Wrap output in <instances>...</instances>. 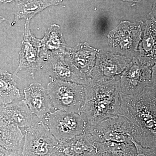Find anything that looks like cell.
Instances as JSON below:
<instances>
[{
	"mask_svg": "<svg viewBox=\"0 0 156 156\" xmlns=\"http://www.w3.org/2000/svg\"><path fill=\"white\" fill-rule=\"evenodd\" d=\"M119 115L134 126V139L144 147H156V86L152 84L139 95L121 93Z\"/></svg>",
	"mask_w": 156,
	"mask_h": 156,
	"instance_id": "1",
	"label": "cell"
},
{
	"mask_svg": "<svg viewBox=\"0 0 156 156\" xmlns=\"http://www.w3.org/2000/svg\"><path fill=\"white\" fill-rule=\"evenodd\" d=\"M86 86V101L80 114L88 126H95L119 115L122 105L120 76L104 82L92 80Z\"/></svg>",
	"mask_w": 156,
	"mask_h": 156,
	"instance_id": "2",
	"label": "cell"
},
{
	"mask_svg": "<svg viewBox=\"0 0 156 156\" xmlns=\"http://www.w3.org/2000/svg\"><path fill=\"white\" fill-rule=\"evenodd\" d=\"M47 90L55 110L80 114L86 101V85L51 79Z\"/></svg>",
	"mask_w": 156,
	"mask_h": 156,
	"instance_id": "3",
	"label": "cell"
},
{
	"mask_svg": "<svg viewBox=\"0 0 156 156\" xmlns=\"http://www.w3.org/2000/svg\"><path fill=\"white\" fill-rule=\"evenodd\" d=\"M95 141L132 143L134 130L132 123L126 117L118 115L110 117L94 126H88L87 131Z\"/></svg>",
	"mask_w": 156,
	"mask_h": 156,
	"instance_id": "4",
	"label": "cell"
},
{
	"mask_svg": "<svg viewBox=\"0 0 156 156\" xmlns=\"http://www.w3.org/2000/svg\"><path fill=\"white\" fill-rule=\"evenodd\" d=\"M144 25L142 21H122L108 36L109 44L113 51L131 58L137 51Z\"/></svg>",
	"mask_w": 156,
	"mask_h": 156,
	"instance_id": "5",
	"label": "cell"
},
{
	"mask_svg": "<svg viewBox=\"0 0 156 156\" xmlns=\"http://www.w3.org/2000/svg\"><path fill=\"white\" fill-rule=\"evenodd\" d=\"M44 121L58 141L71 139L85 133L88 127L81 114L60 110L51 112Z\"/></svg>",
	"mask_w": 156,
	"mask_h": 156,
	"instance_id": "6",
	"label": "cell"
},
{
	"mask_svg": "<svg viewBox=\"0 0 156 156\" xmlns=\"http://www.w3.org/2000/svg\"><path fill=\"white\" fill-rule=\"evenodd\" d=\"M23 129L22 156H51L57 149L58 141L43 121Z\"/></svg>",
	"mask_w": 156,
	"mask_h": 156,
	"instance_id": "7",
	"label": "cell"
},
{
	"mask_svg": "<svg viewBox=\"0 0 156 156\" xmlns=\"http://www.w3.org/2000/svg\"><path fill=\"white\" fill-rule=\"evenodd\" d=\"M152 68L133 57L120 76L121 92L126 95H139L152 84Z\"/></svg>",
	"mask_w": 156,
	"mask_h": 156,
	"instance_id": "8",
	"label": "cell"
},
{
	"mask_svg": "<svg viewBox=\"0 0 156 156\" xmlns=\"http://www.w3.org/2000/svg\"><path fill=\"white\" fill-rule=\"evenodd\" d=\"M47 57L44 68L51 79L86 86L92 82V78L80 71L65 53L50 54Z\"/></svg>",
	"mask_w": 156,
	"mask_h": 156,
	"instance_id": "9",
	"label": "cell"
},
{
	"mask_svg": "<svg viewBox=\"0 0 156 156\" xmlns=\"http://www.w3.org/2000/svg\"><path fill=\"white\" fill-rule=\"evenodd\" d=\"M131 58L108 51H99L92 72V80L104 82L119 76L130 63Z\"/></svg>",
	"mask_w": 156,
	"mask_h": 156,
	"instance_id": "10",
	"label": "cell"
},
{
	"mask_svg": "<svg viewBox=\"0 0 156 156\" xmlns=\"http://www.w3.org/2000/svg\"><path fill=\"white\" fill-rule=\"evenodd\" d=\"M30 22V20H26L22 49L20 53L19 64L14 76L23 71L29 75L34 76L42 65L40 56V49L42 47L41 40L36 38L31 33Z\"/></svg>",
	"mask_w": 156,
	"mask_h": 156,
	"instance_id": "11",
	"label": "cell"
},
{
	"mask_svg": "<svg viewBox=\"0 0 156 156\" xmlns=\"http://www.w3.org/2000/svg\"><path fill=\"white\" fill-rule=\"evenodd\" d=\"M24 100L31 111L39 121H43L53 109V104L47 89L41 84H30L24 89Z\"/></svg>",
	"mask_w": 156,
	"mask_h": 156,
	"instance_id": "12",
	"label": "cell"
},
{
	"mask_svg": "<svg viewBox=\"0 0 156 156\" xmlns=\"http://www.w3.org/2000/svg\"><path fill=\"white\" fill-rule=\"evenodd\" d=\"M98 53L97 49L90 47L87 43H81L74 48L66 49L65 52L73 64L80 71L91 78Z\"/></svg>",
	"mask_w": 156,
	"mask_h": 156,
	"instance_id": "13",
	"label": "cell"
},
{
	"mask_svg": "<svg viewBox=\"0 0 156 156\" xmlns=\"http://www.w3.org/2000/svg\"><path fill=\"white\" fill-rule=\"evenodd\" d=\"M1 119L17 125L21 129L33 125V113L24 100L1 106Z\"/></svg>",
	"mask_w": 156,
	"mask_h": 156,
	"instance_id": "14",
	"label": "cell"
},
{
	"mask_svg": "<svg viewBox=\"0 0 156 156\" xmlns=\"http://www.w3.org/2000/svg\"><path fill=\"white\" fill-rule=\"evenodd\" d=\"M137 58L143 64L151 68L156 62V20H147L143 37L140 43Z\"/></svg>",
	"mask_w": 156,
	"mask_h": 156,
	"instance_id": "15",
	"label": "cell"
},
{
	"mask_svg": "<svg viewBox=\"0 0 156 156\" xmlns=\"http://www.w3.org/2000/svg\"><path fill=\"white\" fill-rule=\"evenodd\" d=\"M57 150L67 156H76L97 151V142L88 131L72 139L58 141Z\"/></svg>",
	"mask_w": 156,
	"mask_h": 156,
	"instance_id": "16",
	"label": "cell"
},
{
	"mask_svg": "<svg viewBox=\"0 0 156 156\" xmlns=\"http://www.w3.org/2000/svg\"><path fill=\"white\" fill-rule=\"evenodd\" d=\"M0 147L22 154L24 134L17 125L1 119Z\"/></svg>",
	"mask_w": 156,
	"mask_h": 156,
	"instance_id": "17",
	"label": "cell"
},
{
	"mask_svg": "<svg viewBox=\"0 0 156 156\" xmlns=\"http://www.w3.org/2000/svg\"><path fill=\"white\" fill-rule=\"evenodd\" d=\"M62 0H20L16 2L13 13L15 20L21 18L30 20L37 14L49 6L60 4Z\"/></svg>",
	"mask_w": 156,
	"mask_h": 156,
	"instance_id": "18",
	"label": "cell"
},
{
	"mask_svg": "<svg viewBox=\"0 0 156 156\" xmlns=\"http://www.w3.org/2000/svg\"><path fill=\"white\" fill-rule=\"evenodd\" d=\"M0 77L1 106L19 101L21 95L13 75L7 71L1 70Z\"/></svg>",
	"mask_w": 156,
	"mask_h": 156,
	"instance_id": "19",
	"label": "cell"
},
{
	"mask_svg": "<svg viewBox=\"0 0 156 156\" xmlns=\"http://www.w3.org/2000/svg\"><path fill=\"white\" fill-rule=\"evenodd\" d=\"M41 41L43 53L46 56L49 51L51 52V54H61L64 53L66 50V44L60 31V27L57 24L51 26Z\"/></svg>",
	"mask_w": 156,
	"mask_h": 156,
	"instance_id": "20",
	"label": "cell"
},
{
	"mask_svg": "<svg viewBox=\"0 0 156 156\" xmlns=\"http://www.w3.org/2000/svg\"><path fill=\"white\" fill-rule=\"evenodd\" d=\"M97 150L106 156H134L136 152L133 142H97Z\"/></svg>",
	"mask_w": 156,
	"mask_h": 156,
	"instance_id": "21",
	"label": "cell"
},
{
	"mask_svg": "<svg viewBox=\"0 0 156 156\" xmlns=\"http://www.w3.org/2000/svg\"><path fill=\"white\" fill-rule=\"evenodd\" d=\"M133 142L136 149L134 156H156V147H144L136 142L134 139Z\"/></svg>",
	"mask_w": 156,
	"mask_h": 156,
	"instance_id": "22",
	"label": "cell"
},
{
	"mask_svg": "<svg viewBox=\"0 0 156 156\" xmlns=\"http://www.w3.org/2000/svg\"><path fill=\"white\" fill-rule=\"evenodd\" d=\"M0 156H22V154L0 147Z\"/></svg>",
	"mask_w": 156,
	"mask_h": 156,
	"instance_id": "23",
	"label": "cell"
},
{
	"mask_svg": "<svg viewBox=\"0 0 156 156\" xmlns=\"http://www.w3.org/2000/svg\"><path fill=\"white\" fill-rule=\"evenodd\" d=\"M149 15L151 19L156 20V0H153V5L151 10L150 12Z\"/></svg>",
	"mask_w": 156,
	"mask_h": 156,
	"instance_id": "24",
	"label": "cell"
},
{
	"mask_svg": "<svg viewBox=\"0 0 156 156\" xmlns=\"http://www.w3.org/2000/svg\"><path fill=\"white\" fill-rule=\"evenodd\" d=\"M152 84L156 86V62L151 68Z\"/></svg>",
	"mask_w": 156,
	"mask_h": 156,
	"instance_id": "25",
	"label": "cell"
},
{
	"mask_svg": "<svg viewBox=\"0 0 156 156\" xmlns=\"http://www.w3.org/2000/svg\"><path fill=\"white\" fill-rule=\"evenodd\" d=\"M76 156H98L97 151L92 152L88 153L83 154L80 155Z\"/></svg>",
	"mask_w": 156,
	"mask_h": 156,
	"instance_id": "26",
	"label": "cell"
},
{
	"mask_svg": "<svg viewBox=\"0 0 156 156\" xmlns=\"http://www.w3.org/2000/svg\"><path fill=\"white\" fill-rule=\"evenodd\" d=\"M51 156H67L66 155L64 154L60 151H58V150L56 149V150L54 152V153L51 155Z\"/></svg>",
	"mask_w": 156,
	"mask_h": 156,
	"instance_id": "27",
	"label": "cell"
},
{
	"mask_svg": "<svg viewBox=\"0 0 156 156\" xmlns=\"http://www.w3.org/2000/svg\"><path fill=\"white\" fill-rule=\"evenodd\" d=\"M14 1L17 2V1H20V0H1V2L2 3H8Z\"/></svg>",
	"mask_w": 156,
	"mask_h": 156,
	"instance_id": "28",
	"label": "cell"
},
{
	"mask_svg": "<svg viewBox=\"0 0 156 156\" xmlns=\"http://www.w3.org/2000/svg\"><path fill=\"white\" fill-rule=\"evenodd\" d=\"M124 1H131V2H138L140 0H124Z\"/></svg>",
	"mask_w": 156,
	"mask_h": 156,
	"instance_id": "29",
	"label": "cell"
},
{
	"mask_svg": "<svg viewBox=\"0 0 156 156\" xmlns=\"http://www.w3.org/2000/svg\"><path fill=\"white\" fill-rule=\"evenodd\" d=\"M98 156H106L103 154L98 153Z\"/></svg>",
	"mask_w": 156,
	"mask_h": 156,
	"instance_id": "30",
	"label": "cell"
}]
</instances>
